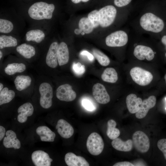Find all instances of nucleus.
<instances>
[{"label": "nucleus", "instance_id": "nucleus-33", "mask_svg": "<svg viewBox=\"0 0 166 166\" xmlns=\"http://www.w3.org/2000/svg\"><path fill=\"white\" fill-rule=\"evenodd\" d=\"M14 26L12 23L7 20L0 19V32L8 33L13 30Z\"/></svg>", "mask_w": 166, "mask_h": 166}, {"label": "nucleus", "instance_id": "nucleus-31", "mask_svg": "<svg viewBox=\"0 0 166 166\" xmlns=\"http://www.w3.org/2000/svg\"><path fill=\"white\" fill-rule=\"evenodd\" d=\"M78 26L79 29L86 34L91 33L94 28L93 24L87 17L81 18L79 22Z\"/></svg>", "mask_w": 166, "mask_h": 166}, {"label": "nucleus", "instance_id": "nucleus-41", "mask_svg": "<svg viewBox=\"0 0 166 166\" xmlns=\"http://www.w3.org/2000/svg\"><path fill=\"white\" fill-rule=\"evenodd\" d=\"M5 128L2 126H0V140L1 141L3 138L5 133Z\"/></svg>", "mask_w": 166, "mask_h": 166}, {"label": "nucleus", "instance_id": "nucleus-2", "mask_svg": "<svg viewBox=\"0 0 166 166\" xmlns=\"http://www.w3.org/2000/svg\"><path fill=\"white\" fill-rule=\"evenodd\" d=\"M154 42L150 37H147L131 30L129 44L132 56L140 61H152L156 54L153 47Z\"/></svg>", "mask_w": 166, "mask_h": 166}, {"label": "nucleus", "instance_id": "nucleus-15", "mask_svg": "<svg viewBox=\"0 0 166 166\" xmlns=\"http://www.w3.org/2000/svg\"><path fill=\"white\" fill-rule=\"evenodd\" d=\"M56 128L60 136L64 138H70L74 133V129L72 125L63 119L58 121Z\"/></svg>", "mask_w": 166, "mask_h": 166}, {"label": "nucleus", "instance_id": "nucleus-6", "mask_svg": "<svg viewBox=\"0 0 166 166\" xmlns=\"http://www.w3.org/2000/svg\"><path fill=\"white\" fill-rule=\"evenodd\" d=\"M130 74L132 80L141 86L148 85L153 79V75L150 72L138 66L132 68L130 70Z\"/></svg>", "mask_w": 166, "mask_h": 166}, {"label": "nucleus", "instance_id": "nucleus-43", "mask_svg": "<svg viewBox=\"0 0 166 166\" xmlns=\"http://www.w3.org/2000/svg\"><path fill=\"white\" fill-rule=\"evenodd\" d=\"M89 0H71L72 2L74 3H78L81 2H86Z\"/></svg>", "mask_w": 166, "mask_h": 166}, {"label": "nucleus", "instance_id": "nucleus-18", "mask_svg": "<svg viewBox=\"0 0 166 166\" xmlns=\"http://www.w3.org/2000/svg\"><path fill=\"white\" fill-rule=\"evenodd\" d=\"M142 101L140 98L137 97L135 94L131 93L128 95L126 98V102L129 112L132 114L137 113L140 109Z\"/></svg>", "mask_w": 166, "mask_h": 166}, {"label": "nucleus", "instance_id": "nucleus-25", "mask_svg": "<svg viewBox=\"0 0 166 166\" xmlns=\"http://www.w3.org/2000/svg\"><path fill=\"white\" fill-rule=\"evenodd\" d=\"M31 79L29 76L19 75L17 76L14 81V83L16 89L21 91L24 90L31 84Z\"/></svg>", "mask_w": 166, "mask_h": 166}, {"label": "nucleus", "instance_id": "nucleus-29", "mask_svg": "<svg viewBox=\"0 0 166 166\" xmlns=\"http://www.w3.org/2000/svg\"><path fill=\"white\" fill-rule=\"evenodd\" d=\"M17 44V39L12 36L5 35H2L0 36V49L6 47H15Z\"/></svg>", "mask_w": 166, "mask_h": 166}, {"label": "nucleus", "instance_id": "nucleus-21", "mask_svg": "<svg viewBox=\"0 0 166 166\" xmlns=\"http://www.w3.org/2000/svg\"><path fill=\"white\" fill-rule=\"evenodd\" d=\"M57 60L60 66L67 64L69 61V53L66 43L62 42L59 44L57 50Z\"/></svg>", "mask_w": 166, "mask_h": 166}, {"label": "nucleus", "instance_id": "nucleus-12", "mask_svg": "<svg viewBox=\"0 0 166 166\" xmlns=\"http://www.w3.org/2000/svg\"><path fill=\"white\" fill-rule=\"evenodd\" d=\"M31 159L36 166H50L53 161L47 153L41 150L33 152L31 155Z\"/></svg>", "mask_w": 166, "mask_h": 166}, {"label": "nucleus", "instance_id": "nucleus-46", "mask_svg": "<svg viewBox=\"0 0 166 166\" xmlns=\"http://www.w3.org/2000/svg\"><path fill=\"white\" fill-rule=\"evenodd\" d=\"M3 56V53L1 50L0 51V59L2 58Z\"/></svg>", "mask_w": 166, "mask_h": 166}, {"label": "nucleus", "instance_id": "nucleus-3", "mask_svg": "<svg viewBox=\"0 0 166 166\" xmlns=\"http://www.w3.org/2000/svg\"><path fill=\"white\" fill-rule=\"evenodd\" d=\"M55 9L53 4L40 2L32 5L29 8L28 13L30 17L36 20L51 19Z\"/></svg>", "mask_w": 166, "mask_h": 166}, {"label": "nucleus", "instance_id": "nucleus-34", "mask_svg": "<svg viewBox=\"0 0 166 166\" xmlns=\"http://www.w3.org/2000/svg\"><path fill=\"white\" fill-rule=\"evenodd\" d=\"M89 19L93 24L94 28L97 27L100 24V17L99 10H93L89 13L88 15Z\"/></svg>", "mask_w": 166, "mask_h": 166}, {"label": "nucleus", "instance_id": "nucleus-9", "mask_svg": "<svg viewBox=\"0 0 166 166\" xmlns=\"http://www.w3.org/2000/svg\"><path fill=\"white\" fill-rule=\"evenodd\" d=\"M132 139L133 145L137 151L142 153L148 151L150 146L149 139L144 132L136 131L133 133Z\"/></svg>", "mask_w": 166, "mask_h": 166}, {"label": "nucleus", "instance_id": "nucleus-10", "mask_svg": "<svg viewBox=\"0 0 166 166\" xmlns=\"http://www.w3.org/2000/svg\"><path fill=\"white\" fill-rule=\"evenodd\" d=\"M56 97L61 101L69 102L76 98V94L71 85L66 84L60 85L57 89Z\"/></svg>", "mask_w": 166, "mask_h": 166}, {"label": "nucleus", "instance_id": "nucleus-8", "mask_svg": "<svg viewBox=\"0 0 166 166\" xmlns=\"http://www.w3.org/2000/svg\"><path fill=\"white\" fill-rule=\"evenodd\" d=\"M39 90L40 94L41 106L44 109L49 108L52 105L53 95L52 87L48 83L43 82L40 85Z\"/></svg>", "mask_w": 166, "mask_h": 166}, {"label": "nucleus", "instance_id": "nucleus-16", "mask_svg": "<svg viewBox=\"0 0 166 166\" xmlns=\"http://www.w3.org/2000/svg\"><path fill=\"white\" fill-rule=\"evenodd\" d=\"M65 160L68 166H89V164L83 157L77 156L74 153L69 152L65 157Z\"/></svg>", "mask_w": 166, "mask_h": 166}, {"label": "nucleus", "instance_id": "nucleus-35", "mask_svg": "<svg viewBox=\"0 0 166 166\" xmlns=\"http://www.w3.org/2000/svg\"><path fill=\"white\" fill-rule=\"evenodd\" d=\"M81 104L83 107L89 111H92L95 110L96 109L94 104L87 98L82 99Z\"/></svg>", "mask_w": 166, "mask_h": 166}, {"label": "nucleus", "instance_id": "nucleus-32", "mask_svg": "<svg viewBox=\"0 0 166 166\" xmlns=\"http://www.w3.org/2000/svg\"><path fill=\"white\" fill-rule=\"evenodd\" d=\"M92 52L93 56L101 65L107 66L109 65L110 62V59L104 53L95 49H93Z\"/></svg>", "mask_w": 166, "mask_h": 166}, {"label": "nucleus", "instance_id": "nucleus-11", "mask_svg": "<svg viewBox=\"0 0 166 166\" xmlns=\"http://www.w3.org/2000/svg\"><path fill=\"white\" fill-rule=\"evenodd\" d=\"M93 95L97 101L101 104H105L110 101V97L105 87L101 84L97 83L93 86Z\"/></svg>", "mask_w": 166, "mask_h": 166}, {"label": "nucleus", "instance_id": "nucleus-27", "mask_svg": "<svg viewBox=\"0 0 166 166\" xmlns=\"http://www.w3.org/2000/svg\"><path fill=\"white\" fill-rule=\"evenodd\" d=\"M26 65L22 63H12L8 64L5 68V73L9 75H13L16 73H21L26 69Z\"/></svg>", "mask_w": 166, "mask_h": 166}, {"label": "nucleus", "instance_id": "nucleus-48", "mask_svg": "<svg viewBox=\"0 0 166 166\" xmlns=\"http://www.w3.org/2000/svg\"><path fill=\"white\" fill-rule=\"evenodd\" d=\"M85 34V33L83 32H82L81 33V34L82 35H84Z\"/></svg>", "mask_w": 166, "mask_h": 166}, {"label": "nucleus", "instance_id": "nucleus-50", "mask_svg": "<svg viewBox=\"0 0 166 166\" xmlns=\"http://www.w3.org/2000/svg\"><path fill=\"white\" fill-rule=\"evenodd\" d=\"M165 100L166 101V98H165Z\"/></svg>", "mask_w": 166, "mask_h": 166}, {"label": "nucleus", "instance_id": "nucleus-24", "mask_svg": "<svg viewBox=\"0 0 166 166\" xmlns=\"http://www.w3.org/2000/svg\"><path fill=\"white\" fill-rule=\"evenodd\" d=\"M27 41H33L37 43L41 42L45 38V34L40 29H35L28 31L26 34Z\"/></svg>", "mask_w": 166, "mask_h": 166}, {"label": "nucleus", "instance_id": "nucleus-14", "mask_svg": "<svg viewBox=\"0 0 166 166\" xmlns=\"http://www.w3.org/2000/svg\"><path fill=\"white\" fill-rule=\"evenodd\" d=\"M59 44L54 42L50 45L46 57V63L47 65L52 68H55L58 65L57 50Z\"/></svg>", "mask_w": 166, "mask_h": 166}, {"label": "nucleus", "instance_id": "nucleus-42", "mask_svg": "<svg viewBox=\"0 0 166 166\" xmlns=\"http://www.w3.org/2000/svg\"><path fill=\"white\" fill-rule=\"evenodd\" d=\"M160 42L161 43L165 46L166 49V34H164L160 38Z\"/></svg>", "mask_w": 166, "mask_h": 166}, {"label": "nucleus", "instance_id": "nucleus-7", "mask_svg": "<svg viewBox=\"0 0 166 166\" xmlns=\"http://www.w3.org/2000/svg\"><path fill=\"white\" fill-rule=\"evenodd\" d=\"M86 147L88 151L92 155H99L102 152L104 147L102 137L97 132L92 133L88 137Z\"/></svg>", "mask_w": 166, "mask_h": 166}, {"label": "nucleus", "instance_id": "nucleus-22", "mask_svg": "<svg viewBox=\"0 0 166 166\" xmlns=\"http://www.w3.org/2000/svg\"><path fill=\"white\" fill-rule=\"evenodd\" d=\"M111 144L113 147L115 149L124 152L131 151L133 145L132 140L129 139L124 141L118 137L113 140Z\"/></svg>", "mask_w": 166, "mask_h": 166}, {"label": "nucleus", "instance_id": "nucleus-36", "mask_svg": "<svg viewBox=\"0 0 166 166\" xmlns=\"http://www.w3.org/2000/svg\"><path fill=\"white\" fill-rule=\"evenodd\" d=\"M73 70L75 74L78 76H81L85 72V66L80 62L74 63L73 65Z\"/></svg>", "mask_w": 166, "mask_h": 166}, {"label": "nucleus", "instance_id": "nucleus-38", "mask_svg": "<svg viewBox=\"0 0 166 166\" xmlns=\"http://www.w3.org/2000/svg\"><path fill=\"white\" fill-rule=\"evenodd\" d=\"M132 0H114V4L118 7H125L128 5Z\"/></svg>", "mask_w": 166, "mask_h": 166}, {"label": "nucleus", "instance_id": "nucleus-40", "mask_svg": "<svg viewBox=\"0 0 166 166\" xmlns=\"http://www.w3.org/2000/svg\"><path fill=\"white\" fill-rule=\"evenodd\" d=\"M132 164L128 161H123L117 162L114 164L113 166H134Z\"/></svg>", "mask_w": 166, "mask_h": 166}, {"label": "nucleus", "instance_id": "nucleus-37", "mask_svg": "<svg viewBox=\"0 0 166 166\" xmlns=\"http://www.w3.org/2000/svg\"><path fill=\"white\" fill-rule=\"evenodd\" d=\"M158 148L163 153L166 160V139L159 140L157 143Z\"/></svg>", "mask_w": 166, "mask_h": 166}, {"label": "nucleus", "instance_id": "nucleus-5", "mask_svg": "<svg viewBox=\"0 0 166 166\" xmlns=\"http://www.w3.org/2000/svg\"><path fill=\"white\" fill-rule=\"evenodd\" d=\"M118 10L113 5H108L99 10L100 17V26L103 28H108L115 22L118 16Z\"/></svg>", "mask_w": 166, "mask_h": 166}, {"label": "nucleus", "instance_id": "nucleus-20", "mask_svg": "<svg viewBox=\"0 0 166 166\" xmlns=\"http://www.w3.org/2000/svg\"><path fill=\"white\" fill-rule=\"evenodd\" d=\"M36 132L42 141L53 142L56 136L55 133L45 126L38 127L36 129Z\"/></svg>", "mask_w": 166, "mask_h": 166}, {"label": "nucleus", "instance_id": "nucleus-47", "mask_svg": "<svg viewBox=\"0 0 166 166\" xmlns=\"http://www.w3.org/2000/svg\"><path fill=\"white\" fill-rule=\"evenodd\" d=\"M164 77V79H165V81L166 83V74H165Z\"/></svg>", "mask_w": 166, "mask_h": 166}, {"label": "nucleus", "instance_id": "nucleus-23", "mask_svg": "<svg viewBox=\"0 0 166 166\" xmlns=\"http://www.w3.org/2000/svg\"><path fill=\"white\" fill-rule=\"evenodd\" d=\"M16 50L19 53L27 59L31 58L36 53L35 48L33 46L25 43L18 46Z\"/></svg>", "mask_w": 166, "mask_h": 166}, {"label": "nucleus", "instance_id": "nucleus-30", "mask_svg": "<svg viewBox=\"0 0 166 166\" xmlns=\"http://www.w3.org/2000/svg\"><path fill=\"white\" fill-rule=\"evenodd\" d=\"M15 93L13 90L5 87L0 92V105L9 103L14 98Z\"/></svg>", "mask_w": 166, "mask_h": 166}, {"label": "nucleus", "instance_id": "nucleus-19", "mask_svg": "<svg viewBox=\"0 0 166 166\" xmlns=\"http://www.w3.org/2000/svg\"><path fill=\"white\" fill-rule=\"evenodd\" d=\"M34 111V107L32 104L30 102L26 103L20 106L18 109V121L20 123L26 122L28 117L31 116Z\"/></svg>", "mask_w": 166, "mask_h": 166}, {"label": "nucleus", "instance_id": "nucleus-49", "mask_svg": "<svg viewBox=\"0 0 166 166\" xmlns=\"http://www.w3.org/2000/svg\"><path fill=\"white\" fill-rule=\"evenodd\" d=\"M165 56L166 58V52L165 53Z\"/></svg>", "mask_w": 166, "mask_h": 166}, {"label": "nucleus", "instance_id": "nucleus-44", "mask_svg": "<svg viewBox=\"0 0 166 166\" xmlns=\"http://www.w3.org/2000/svg\"><path fill=\"white\" fill-rule=\"evenodd\" d=\"M82 32V31L80 29H76L74 30L75 33L77 35L81 34Z\"/></svg>", "mask_w": 166, "mask_h": 166}, {"label": "nucleus", "instance_id": "nucleus-45", "mask_svg": "<svg viewBox=\"0 0 166 166\" xmlns=\"http://www.w3.org/2000/svg\"><path fill=\"white\" fill-rule=\"evenodd\" d=\"M3 85L2 83H0V92H1L3 89Z\"/></svg>", "mask_w": 166, "mask_h": 166}, {"label": "nucleus", "instance_id": "nucleus-13", "mask_svg": "<svg viewBox=\"0 0 166 166\" xmlns=\"http://www.w3.org/2000/svg\"><path fill=\"white\" fill-rule=\"evenodd\" d=\"M156 98L152 95L142 101L140 106V109L136 113L135 116L138 119L144 118L147 114L149 110L155 106L156 103Z\"/></svg>", "mask_w": 166, "mask_h": 166}, {"label": "nucleus", "instance_id": "nucleus-1", "mask_svg": "<svg viewBox=\"0 0 166 166\" xmlns=\"http://www.w3.org/2000/svg\"><path fill=\"white\" fill-rule=\"evenodd\" d=\"M132 30L137 33L155 38L165 27V22L158 11L152 7H147L137 13L130 22Z\"/></svg>", "mask_w": 166, "mask_h": 166}, {"label": "nucleus", "instance_id": "nucleus-26", "mask_svg": "<svg viewBox=\"0 0 166 166\" xmlns=\"http://www.w3.org/2000/svg\"><path fill=\"white\" fill-rule=\"evenodd\" d=\"M101 77L104 81L111 83H116L118 79L117 73L113 68H106L102 73Z\"/></svg>", "mask_w": 166, "mask_h": 166}, {"label": "nucleus", "instance_id": "nucleus-28", "mask_svg": "<svg viewBox=\"0 0 166 166\" xmlns=\"http://www.w3.org/2000/svg\"><path fill=\"white\" fill-rule=\"evenodd\" d=\"M107 124L106 134L108 137L113 140L117 138L120 135V132L119 129L116 128L117 125L116 121L111 119L108 121Z\"/></svg>", "mask_w": 166, "mask_h": 166}, {"label": "nucleus", "instance_id": "nucleus-39", "mask_svg": "<svg viewBox=\"0 0 166 166\" xmlns=\"http://www.w3.org/2000/svg\"><path fill=\"white\" fill-rule=\"evenodd\" d=\"M80 54L82 55L87 56L89 60L91 61H93L94 59L93 55L87 51H82L81 52Z\"/></svg>", "mask_w": 166, "mask_h": 166}, {"label": "nucleus", "instance_id": "nucleus-17", "mask_svg": "<svg viewBox=\"0 0 166 166\" xmlns=\"http://www.w3.org/2000/svg\"><path fill=\"white\" fill-rule=\"evenodd\" d=\"M6 136L3 139V144L4 146L7 148H14L18 149L21 145L19 140L17 138L15 133L11 130L6 132Z\"/></svg>", "mask_w": 166, "mask_h": 166}, {"label": "nucleus", "instance_id": "nucleus-4", "mask_svg": "<svg viewBox=\"0 0 166 166\" xmlns=\"http://www.w3.org/2000/svg\"><path fill=\"white\" fill-rule=\"evenodd\" d=\"M130 33L128 27L112 32L105 38L106 45L110 47H125L129 44Z\"/></svg>", "mask_w": 166, "mask_h": 166}]
</instances>
